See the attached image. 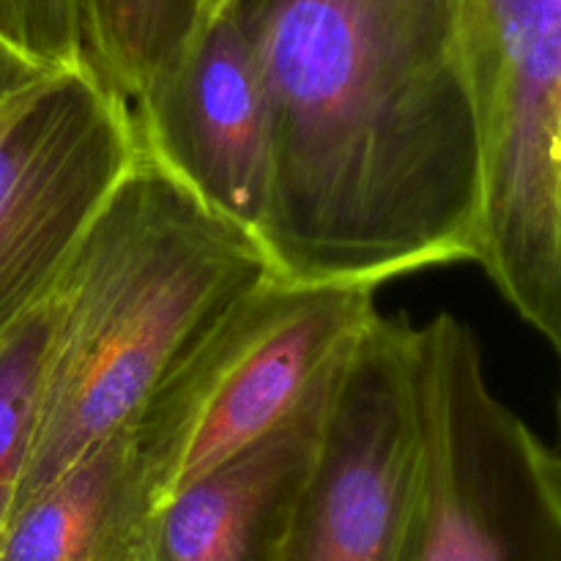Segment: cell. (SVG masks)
<instances>
[{"instance_id":"cell-1","label":"cell","mask_w":561,"mask_h":561,"mask_svg":"<svg viewBox=\"0 0 561 561\" xmlns=\"http://www.w3.org/2000/svg\"><path fill=\"white\" fill-rule=\"evenodd\" d=\"M268 118L257 239L299 283L376 288L477 261L482 140L458 0H211Z\"/></svg>"},{"instance_id":"cell-2","label":"cell","mask_w":561,"mask_h":561,"mask_svg":"<svg viewBox=\"0 0 561 561\" xmlns=\"http://www.w3.org/2000/svg\"><path fill=\"white\" fill-rule=\"evenodd\" d=\"M274 274L255 233L137 151L47 299L53 332L16 502L135 425L208 329Z\"/></svg>"},{"instance_id":"cell-3","label":"cell","mask_w":561,"mask_h":561,"mask_svg":"<svg viewBox=\"0 0 561 561\" xmlns=\"http://www.w3.org/2000/svg\"><path fill=\"white\" fill-rule=\"evenodd\" d=\"M376 316L367 285L283 274L236 301L131 425L159 507L283 425Z\"/></svg>"},{"instance_id":"cell-4","label":"cell","mask_w":561,"mask_h":561,"mask_svg":"<svg viewBox=\"0 0 561 561\" xmlns=\"http://www.w3.org/2000/svg\"><path fill=\"white\" fill-rule=\"evenodd\" d=\"M422 507L414 327L376 316L340 362L277 561H414Z\"/></svg>"},{"instance_id":"cell-5","label":"cell","mask_w":561,"mask_h":561,"mask_svg":"<svg viewBox=\"0 0 561 561\" xmlns=\"http://www.w3.org/2000/svg\"><path fill=\"white\" fill-rule=\"evenodd\" d=\"M135 153L129 104L85 66L0 107V343L49 299Z\"/></svg>"},{"instance_id":"cell-6","label":"cell","mask_w":561,"mask_h":561,"mask_svg":"<svg viewBox=\"0 0 561 561\" xmlns=\"http://www.w3.org/2000/svg\"><path fill=\"white\" fill-rule=\"evenodd\" d=\"M129 113L137 151L257 236L268 203V118L250 44L228 9L206 11Z\"/></svg>"},{"instance_id":"cell-7","label":"cell","mask_w":561,"mask_h":561,"mask_svg":"<svg viewBox=\"0 0 561 561\" xmlns=\"http://www.w3.org/2000/svg\"><path fill=\"white\" fill-rule=\"evenodd\" d=\"M340 362L283 425L157 510L146 561H277Z\"/></svg>"},{"instance_id":"cell-8","label":"cell","mask_w":561,"mask_h":561,"mask_svg":"<svg viewBox=\"0 0 561 561\" xmlns=\"http://www.w3.org/2000/svg\"><path fill=\"white\" fill-rule=\"evenodd\" d=\"M157 488L131 427L20 499L0 561H146Z\"/></svg>"},{"instance_id":"cell-9","label":"cell","mask_w":561,"mask_h":561,"mask_svg":"<svg viewBox=\"0 0 561 561\" xmlns=\"http://www.w3.org/2000/svg\"><path fill=\"white\" fill-rule=\"evenodd\" d=\"M208 0H77L82 66L135 102L190 44Z\"/></svg>"},{"instance_id":"cell-10","label":"cell","mask_w":561,"mask_h":561,"mask_svg":"<svg viewBox=\"0 0 561 561\" xmlns=\"http://www.w3.org/2000/svg\"><path fill=\"white\" fill-rule=\"evenodd\" d=\"M49 332L53 316L44 301L0 343V535L31 458Z\"/></svg>"},{"instance_id":"cell-11","label":"cell","mask_w":561,"mask_h":561,"mask_svg":"<svg viewBox=\"0 0 561 561\" xmlns=\"http://www.w3.org/2000/svg\"><path fill=\"white\" fill-rule=\"evenodd\" d=\"M0 38L44 69L82 66L77 0H0Z\"/></svg>"},{"instance_id":"cell-12","label":"cell","mask_w":561,"mask_h":561,"mask_svg":"<svg viewBox=\"0 0 561 561\" xmlns=\"http://www.w3.org/2000/svg\"><path fill=\"white\" fill-rule=\"evenodd\" d=\"M53 69H44V66L33 64L31 58H25L22 53H16L11 44H5L0 38V107H3L9 99H14L16 93L25 91L27 85H33L36 80H42L44 75H49Z\"/></svg>"},{"instance_id":"cell-13","label":"cell","mask_w":561,"mask_h":561,"mask_svg":"<svg viewBox=\"0 0 561 561\" xmlns=\"http://www.w3.org/2000/svg\"><path fill=\"white\" fill-rule=\"evenodd\" d=\"M559 422H561V400H559Z\"/></svg>"},{"instance_id":"cell-14","label":"cell","mask_w":561,"mask_h":561,"mask_svg":"<svg viewBox=\"0 0 561 561\" xmlns=\"http://www.w3.org/2000/svg\"><path fill=\"white\" fill-rule=\"evenodd\" d=\"M208 5H211V0H208Z\"/></svg>"}]
</instances>
